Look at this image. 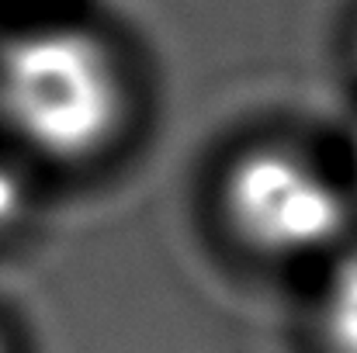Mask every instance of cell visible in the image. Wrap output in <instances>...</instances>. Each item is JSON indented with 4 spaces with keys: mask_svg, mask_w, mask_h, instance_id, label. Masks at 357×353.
<instances>
[{
    "mask_svg": "<svg viewBox=\"0 0 357 353\" xmlns=\"http://www.w3.org/2000/svg\"><path fill=\"white\" fill-rule=\"evenodd\" d=\"M125 87L115 56L84 28H35L0 52V115L56 159L98 152L119 128Z\"/></svg>",
    "mask_w": 357,
    "mask_h": 353,
    "instance_id": "1",
    "label": "cell"
},
{
    "mask_svg": "<svg viewBox=\"0 0 357 353\" xmlns=\"http://www.w3.org/2000/svg\"><path fill=\"white\" fill-rule=\"evenodd\" d=\"M226 215L243 242L278 256L312 253L347 226L340 191L309 159L284 149H257L229 170Z\"/></svg>",
    "mask_w": 357,
    "mask_h": 353,
    "instance_id": "2",
    "label": "cell"
},
{
    "mask_svg": "<svg viewBox=\"0 0 357 353\" xmlns=\"http://www.w3.org/2000/svg\"><path fill=\"white\" fill-rule=\"evenodd\" d=\"M323 336L333 353H357V253L333 270L326 284Z\"/></svg>",
    "mask_w": 357,
    "mask_h": 353,
    "instance_id": "3",
    "label": "cell"
},
{
    "mask_svg": "<svg viewBox=\"0 0 357 353\" xmlns=\"http://www.w3.org/2000/svg\"><path fill=\"white\" fill-rule=\"evenodd\" d=\"M21 208H24V184L7 163H0V233L17 222Z\"/></svg>",
    "mask_w": 357,
    "mask_h": 353,
    "instance_id": "4",
    "label": "cell"
},
{
    "mask_svg": "<svg viewBox=\"0 0 357 353\" xmlns=\"http://www.w3.org/2000/svg\"><path fill=\"white\" fill-rule=\"evenodd\" d=\"M0 353H7V347H3V340H0Z\"/></svg>",
    "mask_w": 357,
    "mask_h": 353,
    "instance_id": "5",
    "label": "cell"
}]
</instances>
